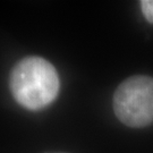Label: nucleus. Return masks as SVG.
<instances>
[{
	"instance_id": "nucleus-1",
	"label": "nucleus",
	"mask_w": 153,
	"mask_h": 153,
	"mask_svg": "<svg viewBox=\"0 0 153 153\" xmlns=\"http://www.w3.org/2000/svg\"><path fill=\"white\" fill-rule=\"evenodd\" d=\"M9 88L17 103L28 110H41L51 104L59 93L56 68L41 57H26L10 71Z\"/></svg>"
},
{
	"instance_id": "nucleus-2",
	"label": "nucleus",
	"mask_w": 153,
	"mask_h": 153,
	"mask_svg": "<svg viewBox=\"0 0 153 153\" xmlns=\"http://www.w3.org/2000/svg\"><path fill=\"white\" fill-rule=\"evenodd\" d=\"M114 111L126 126L141 128L153 123V78L131 76L125 79L114 95Z\"/></svg>"
},
{
	"instance_id": "nucleus-3",
	"label": "nucleus",
	"mask_w": 153,
	"mask_h": 153,
	"mask_svg": "<svg viewBox=\"0 0 153 153\" xmlns=\"http://www.w3.org/2000/svg\"><path fill=\"white\" fill-rule=\"evenodd\" d=\"M141 8L144 14V17L150 23L153 24V0H144L141 1Z\"/></svg>"
}]
</instances>
